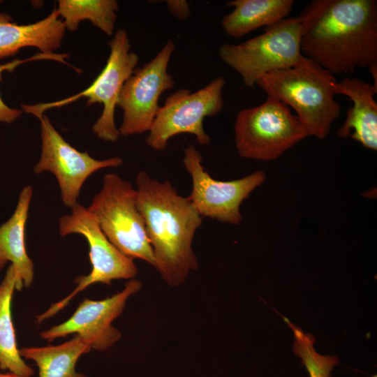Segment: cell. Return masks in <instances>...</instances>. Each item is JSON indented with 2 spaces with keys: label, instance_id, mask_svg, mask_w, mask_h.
Instances as JSON below:
<instances>
[{
  "label": "cell",
  "instance_id": "obj_1",
  "mask_svg": "<svg viewBox=\"0 0 377 377\" xmlns=\"http://www.w3.org/2000/svg\"><path fill=\"white\" fill-rule=\"evenodd\" d=\"M299 17L302 54L332 75L377 64L376 0H314Z\"/></svg>",
  "mask_w": 377,
  "mask_h": 377
},
{
  "label": "cell",
  "instance_id": "obj_2",
  "mask_svg": "<svg viewBox=\"0 0 377 377\" xmlns=\"http://www.w3.org/2000/svg\"><path fill=\"white\" fill-rule=\"evenodd\" d=\"M135 183L137 206L153 250L154 268L167 284L179 286L198 267L192 243L202 217L169 181L160 182L141 171Z\"/></svg>",
  "mask_w": 377,
  "mask_h": 377
},
{
  "label": "cell",
  "instance_id": "obj_3",
  "mask_svg": "<svg viewBox=\"0 0 377 377\" xmlns=\"http://www.w3.org/2000/svg\"><path fill=\"white\" fill-rule=\"evenodd\" d=\"M337 82L330 72L302 55L295 66L264 75L256 85L292 107L309 135L324 139L340 114V104L334 99Z\"/></svg>",
  "mask_w": 377,
  "mask_h": 377
},
{
  "label": "cell",
  "instance_id": "obj_4",
  "mask_svg": "<svg viewBox=\"0 0 377 377\" xmlns=\"http://www.w3.org/2000/svg\"><path fill=\"white\" fill-rule=\"evenodd\" d=\"M87 209L119 251L155 267L153 250L137 206V191L129 182L114 173L105 174L101 189Z\"/></svg>",
  "mask_w": 377,
  "mask_h": 377
},
{
  "label": "cell",
  "instance_id": "obj_5",
  "mask_svg": "<svg viewBox=\"0 0 377 377\" xmlns=\"http://www.w3.org/2000/svg\"><path fill=\"white\" fill-rule=\"evenodd\" d=\"M59 232L61 237L71 234L83 236L89 245L91 270L87 275L76 277L75 288L66 297L52 304L36 316V323L40 324L64 309L80 292L96 283L110 285L118 279H133L138 270L133 260L119 251L107 238L94 216L78 202L69 214L59 220Z\"/></svg>",
  "mask_w": 377,
  "mask_h": 377
},
{
  "label": "cell",
  "instance_id": "obj_6",
  "mask_svg": "<svg viewBox=\"0 0 377 377\" xmlns=\"http://www.w3.org/2000/svg\"><path fill=\"white\" fill-rule=\"evenodd\" d=\"M300 17L283 19L265 27L263 34L237 45L223 44V61L237 72L244 84L253 87L264 75L289 68L302 57Z\"/></svg>",
  "mask_w": 377,
  "mask_h": 377
},
{
  "label": "cell",
  "instance_id": "obj_7",
  "mask_svg": "<svg viewBox=\"0 0 377 377\" xmlns=\"http://www.w3.org/2000/svg\"><path fill=\"white\" fill-rule=\"evenodd\" d=\"M234 131L239 156L260 161L276 159L309 136L289 107L270 96L258 106L241 110Z\"/></svg>",
  "mask_w": 377,
  "mask_h": 377
},
{
  "label": "cell",
  "instance_id": "obj_8",
  "mask_svg": "<svg viewBox=\"0 0 377 377\" xmlns=\"http://www.w3.org/2000/svg\"><path fill=\"white\" fill-rule=\"evenodd\" d=\"M108 45L110 52L106 64L88 88L58 101L22 105V109L38 118L48 109L67 105L82 97L87 98L88 105H103L102 113L92 127L94 133L106 142H116L120 133L114 123L115 108L121 89L135 70L139 58L131 51L130 40L124 29L117 30Z\"/></svg>",
  "mask_w": 377,
  "mask_h": 377
},
{
  "label": "cell",
  "instance_id": "obj_9",
  "mask_svg": "<svg viewBox=\"0 0 377 377\" xmlns=\"http://www.w3.org/2000/svg\"><path fill=\"white\" fill-rule=\"evenodd\" d=\"M225 79L220 76L194 92L187 89L175 91L160 106L149 130L146 142L157 151L165 150L169 140L180 133L195 135L198 143H209L203 127L207 117L219 114L223 107Z\"/></svg>",
  "mask_w": 377,
  "mask_h": 377
},
{
  "label": "cell",
  "instance_id": "obj_10",
  "mask_svg": "<svg viewBox=\"0 0 377 377\" xmlns=\"http://www.w3.org/2000/svg\"><path fill=\"white\" fill-rule=\"evenodd\" d=\"M175 47L172 40L166 42L150 61L135 68L124 84L117 104L124 113L118 128L120 135L141 134L150 129L160 107L161 95L175 84L168 71Z\"/></svg>",
  "mask_w": 377,
  "mask_h": 377
},
{
  "label": "cell",
  "instance_id": "obj_11",
  "mask_svg": "<svg viewBox=\"0 0 377 377\" xmlns=\"http://www.w3.org/2000/svg\"><path fill=\"white\" fill-rule=\"evenodd\" d=\"M183 163L192 181L187 198L198 213L202 217L234 225L242 221V202L266 179L265 172L258 170L236 180L214 179L205 170L201 154L192 145L184 149Z\"/></svg>",
  "mask_w": 377,
  "mask_h": 377
},
{
  "label": "cell",
  "instance_id": "obj_12",
  "mask_svg": "<svg viewBox=\"0 0 377 377\" xmlns=\"http://www.w3.org/2000/svg\"><path fill=\"white\" fill-rule=\"evenodd\" d=\"M40 122L41 153L34 168L36 174L50 172L56 177L63 203L73 207L77 203L85 181L96 171L116 168L123 163L120 157L98 160L86 151H80L68 143L43 114Z\"/></svg>",
  "mask_w": 377,
  "mask_h": 377
},
{
  "label": "cell",
  "instance_id": "obj_13",
  "mask_svg": "<svg viewBox=\"0 0 377 377\" xmlns=\"http://www.w3.org/2000/svg\"><path fill=\"white\" fill-rule=\"evenodd\" d=\"M142 283L131 279L120 292L101 300L85 298L64 322L40 333L50 342L69 334H77L86 341L91 349L104 351L121 337V332L112 323L124 311L128 299L140 290Z\"/></svg>",
  "mask_w": 377,
  "mask_h": 377
},
{
  "label": "cell",
  "instance_id": "obj_14",
  "mask_svg": "<svg viewBox=\"0 0 377 377\" xmlns=\"http://www.w3.org/2000/svg\"><path fill=\"white\" fill-rule=\"evenodd\" d=\"M335 94L348 96L352 101L346 119L338 130L340 138L351 137L364 147L377 149V87L355 77H345L334 85Z\"/></svg>",
  "mask_w": 377,
  "mask_h": 377
},
{
  "label": "cell",
  "instance_id": "obj_15",
  "mask_svg": "<svg viewBox=\"0 0 377 377\" xmlns=\"http://www.w3.org/2000/svg\"><path fill=\"white\" fill-rule=\"evenodd\" d=\"M65 30L56 8L44 19L29 24H18L10 15L0 13V59L14 55L26 47L53 53L60 47Z\"/></svg>",
  "mask_w": 377,
  "mask_h": 377
},
{
  "label": "cell",
  "instance_id": "obj_16",
  "mask_svg": "<svg viewBox=\"0 0 377 377\" xmlns=\"http://www.w3.org/2000/svg\"><path fill=\"white\" fill-rule=\"evenodd\" d=\"M32 195L31 186L23 187L13 214L0 226V249L15 271L17 290L29 288L34 276V263L25 244V228Z\"/></svg>",
  "mask_w": 377,
  "mask_h": 377
},
{
  "label": "cell",
  "instance_id": "obj_17",
  "mask_svg": "<svg viewBox=\"0 0 377 377\" xmlns=\"http://www.w3.org/2000/svg\"><path fill=\"white\" fill-rule=\"evenodd\" d=\"M295 3L293 0H232L226 3L233 10L221 23L230 37L240 38L263 27L285 19Z\"/></svg>",
  "mask_w": 377,
  "mask_h": 377
},
{
  "label": "cell",
  "instance_id": "obj_18",
  "mask_svg": "<svg viewBox=\"0 0 377 377\" xmlns=\"http://www.w3.org/2000/svg\"><path fill=\"white\" fill-rule=\"evenodd\" d=\"M91 350L80 336L74 335L58 345L24 347L20 349L22 358L34 361L38 368V377H87L75 370L79 358Z\"/></svg>",
  "mask_w": 377,
  "mask_h": 377
},
{
  "label": "cell",
  "instance_id": "obj_19",
  "mask_svg": "<svg viewBox=\"0 0 377 377\" xmlns=\"http://www.w3.org/2000/svg\"><path fill=\"white\" fill-rule=\"evenodd\" d=\"M15 286V271L10 265L0 283V369L31 377L34 371L20 355L12 320L11 302Z\"/></svg>",
  "mask_w": 377,
  "mask_h": 377
},
{
  "label": "cell",
  "instance_id": "obj_20",
  "mask_svg": "<svg viewBox=\"0 0 377 377\" xmlns=\"http://www.w3.org/2000/svg\"><path fill=\"white\" fill-rule=\"evenodd\" d=\"M119 5L114 0H59L57 9L66 29L76 31L80 22L89 20L94 26L112 36Z\"/></svg>",
  "mask_w": 377,
  "mask_h": 377
},
{
  "label": "cell",
  "instance_id": "obj_21",
  "mask_svg": "<svg viewBox=\"0 0 377 377\" xmlns=\"http://www.w3.org/2000/svg\"><path fill=\"white\" fill-rule=\"evenodd\" d=\"M67 58H68V55L66 54L39 53L24 59H15L10 62L0 65V81L1 80L3 72L13 71L16 67L24 63L40 59H52L68 64L65 61ZM22 112V111L21 110L8 107L3 101L0 96V121L7 124L13 123L21 116Z\"/></svg>",
  "mask_w": 377,
  "mask_h": 377
},
{
  "label": "cell",
  "instance_id": "obj_22",
  "mask_svg": "<svg viewBox=\"0 0 377 377\" xmlns=\"http://www.w3.org/2000/svg\"><path fill=\"white\" fill-rule=\"evenodd\" d=\"M166 5L171 15L179 20H184L190 15L189 4L185 0H168Z\"/></svg>",
  "mask_w": 377,
  "mask_h": 377
},
{
  "label": "cell",
  "instance_id": "obj_23",
  "mask_svg": "<svg viewBox=\"0 0 377 377\" xmlns=\"http://www.w3.org/2000/svg\"><path fill=\"white\" fill-rule=\"evenodd\" d=\"M369 71L372 75L374 80L373 85L377 87V64L372 65L368 68Z\"/></svg>",
  "mask_w": 377,
  "mask_h": 377
},
{
  "label": "cell",
  "instance_id": "obj_24",
  "mask_svg": "<svg viewBox=\"0 0 377 377\" xmlns=\"http://www.w3.org/2000/svg\"><path fill=\"white\" fill-rule=\"evenodd\" d=\"M8 260L4 257L2 251L0 249V271L4 267V266L7 264Z\"/></svg>",
  "mask_w": 377,
  "mask_h": 377
},
{
  "label": "cell",
  "instance_id": "obj_25",
  "mask_svg": "<svg viewBox=\"0 0 377 377\" xmlns=\"http://www.w3.org/2000/svg\"><path fill=\"white\" fill-rule=\"evenodd\" d=\"M0 377H24V376H20L14 374L8 371L6 373H2L0 371Z\"/></svg>",
  "mask_w": 377,
  "mask_h": 377
},
{
  "label": "cell",
  "instance_id": "obj_26",
  "mask_svg": "<svg viewBox=\"0 0 377 377\" xmlns=\"http://www.w3.org/2000/svg\"><path fill=\"white\" fill-rule=\"evenodd\" d=\"M372 377H377V376L376 375H373Z\"/></svg>",
  "mask_w": 377,
  "mask_h": 377
}]
</instances>
